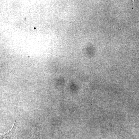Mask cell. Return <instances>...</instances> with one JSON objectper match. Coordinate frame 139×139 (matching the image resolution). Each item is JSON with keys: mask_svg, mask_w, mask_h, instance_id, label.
Segmentation results:
<instances>
[{"mask_svg": "<svg viewBox=\"0 0 139 139\" xmlns=\"http://www.w3.org/2000/svg\"><path fill=\"white\" fill-rule=\"evenodd\" d=\"M18 123L15 120L14 124L12 128L4 133L0 134L1 139H17L15 130Z\"/></svg>", "mask_w": 139, "mask_h": 139, "instance_id": "cell-1", "label": "cell"}, {"mask_svg": "<svg viewBox=\"0 0 139 139\" xmlns=\"http://www.w3.org/2000/svg\"><path fill=\"white\" fill-rule=\"evenodd\" d=\"M38 128V121L36 120L34 126L25 136V139H42L40 136Z\"/></svg>", "mask_w": 139, "mask_h": 139, "instance_id": "cell-2", "label": "cell"}]
</instances>
